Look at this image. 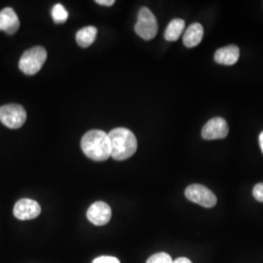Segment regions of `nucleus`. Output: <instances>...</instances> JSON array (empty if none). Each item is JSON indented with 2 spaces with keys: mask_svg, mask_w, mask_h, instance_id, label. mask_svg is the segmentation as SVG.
I'll use <instances>...</instances> for the list:
<instances>
[{
  "mask_svg": "<svg viewBox=\"0 0 263 263\" xmlns=\"http://www.w3.org/2000/svg\"><path fill=\"white\" fill-rule=\"evenodd\" d=\"M110 141V156L117 161L132 157L138 148L137 138L126 128H116L108 134Z\"/></svg>",
  "mask_w": 263,
  "mask_h": 263,
  "instance_id": "1",
  "label": "nucleus"
},
{
  "mask_svg": "<svg viewBox=\"0 0 263 263\" xmlns=\"http://www.w3.org/2000/svg\"><path fill=\"white\" fill-rule=\"evenodd\" d=\"M85 155L94 161H105L110 157V141L108 135L101 130L87 132L81 140Z\"/></svg>",
  "mask_w": 263,
  "mask_h": 263,
  "instance_id": "2",
  "label": "nucleus"
},
{
  "mask_svg": "<svg viewBox=\"0 0 263 263\" xmlns=\"http://www.w3.org/2000/svg\"><path fill=\"white\" fill-rule=\"evenodd\" d=\"M47 59L45 48L35 46L27 50L20 59L19 68L27 76H34L41 69Z\"/></svg>",
  "mask_w": 263,
  "mask_h": 263,
  "instance_id": "3",
  "label": "nucleus"
},
{
  "mask_svg": "<svg viewBox=\"0 0 263 263\" xmlns=\"http://www.w3.org/2000/svg\"><path fill=\"white\" fill-rule=\"evenodd\" d=\"M135 30L137 34L144 40H151L156 36L158 31L157 20L148 8L142 7L140 10Z\"/></svg>",
  "mask_w": 263,
  "mask_h": 263,
  "instance_id": "4",
  "label": "nucleus"
},
{
  "mask_svg": "<svg viewBox=\"0 0 263 263\" xmlns=\"http://www.w3.org/2000/svg\"><path fill=\"white\" fill-rule=\"evenodd\" d=\"M0 121L9 129H19L27 121V112L20 104L0 106Z\"/></svg>",
  "mask_w": 263,
  "mask_h": 263,
  "instance_id": "5",
  "label": "nucleus"
},
{
  "mask_svg": "<svg viewBox=\"0 0 263 263\" xmlns=\"http://www.w3.org/2000/svg\"><path fill=\"white\" fill-rule=\"evenodd\" d=\"M184 194L189 201L204 208L215 207L217 202L216 195L209 188L202 184L189 185L185 189Z\"/></svg>",
  "mask_w": 263,
  "mask_h": 263,
  "instance_id": "6",
  "label": "nucleus"
},
{
  "mask_svg": "<svg viewBox=\"0 0 263 263\" xmlns=\"http://www.w3.org/2000/svg\"><path fill=\"white\" fill-rule=\"evenodd\" d=\"M228 132L229 128L226 120L221 117H215L209 120L203 127L202 137L208 141L220 140L227 137Z\"/></svg>",
  "mask_w": 263,
  "mask_h": 263,
  "instance_id": "7",
  "label": "nucleus"
},
{
  "mask_svg": "<svg viewBox=\"0 0 263 263\" xmlns=\"http://www.w3.org/2000/svg\"><path fill=\"white\" fill-rule=\"evenodd\" d=\"M111 216V209L103 201L96 202L87 211V218L95 226H103L107 224Z\"/></svg>",
  "mask_w": 263,
  "mask_h": 263,
  "instance_id": "8",
  "label": "nucleus"
},
{
  "mask_svg": "<svg viewBox=\"0 0 263 263\" xmlns=\"http://www.w3.org/2000/svg\"><path fill=\"white\" fill-rule=\"evenodd\" d=\"M13 213L20 220H30L36 218L40 215L41 207L36 201L25 198L16 203Z\"/></svg>",
  "mask_w": 263,
  "mask_h": 263,
  "instance_id": "9",
  "label": "nucleus"
},
{
  "mask_svg": "<svg viewBox=\"0 0 263 263\" xmlns=\"http://www.w3.org/2000/svg\"><path fill=\"white\" fill-rule=\"evenodd\" d=\"M20 28V20L16 12L12 8H4L0 11V30L7 34H14Z\"/></svg>",
  "mask_w": 263,
  "mask_h": 263,
  "instance_id": "10",
  "label": "nucleus"
},
{
  "mask_svg": "<svg viewBox=\"0 0 263 263\" xmlns=\"http://www.w3.org/2000/svg\"><path fill=\"white\" fill-rule=\"evenodd\" d=\"M240 50L235 45L220 48L215 53V61L222 66H233L238 62Z\"/></svg>",
  "mask_w": 263,
  "mask_h": 263,
  "instance_id": "11",
  "label": "nucleus"
},
{
  "mask_svg": "<svg viewBox=\"0 0 263 263\" xmlns=\"http://www.w3.org/2000/svg\"><path fill=\"white\" fill-rule=\"evenodd\" d=\"M204 35V28L201 24L194 23L185 30L183 34V44L187 48L197 46L202 41Z\"/></svg>",
  "mask_w": 263,
  "mask_h": 263,
  "instance_id": "12",
  "label": "nucleus"
},
{
  "mask_svg": "<svg viewBox=\"0 0 263 263\" xmlns=\"http://www.w3.org/2000/svg\"><path fill=\"white\" fill-rule=\"evenodd\" d=\"M97 34H98V29L93 26L85 27L77 31L76 41L80 47H89L94 43Z\"/></svg>",
  "mask_w": 263,
  "mask_h": 263,
  "instance_id": "13",
  "label": "nucleus"
},
{
  "mask_svg": "<svg viewBox=\"0 0 263 263\" xmlns=\"http://www.w3.org/2000/svg\"><path fill=\"white\" fill-rule=\"evenodd\" d=\"M185 28V22L182 19H174L171 21L165 30V39L170 42L177 41Z\"/></svg>",
  "mask_w": 263,
  "mask_h": 263,
  "instance_id": "14",
  "label": "nucleus"
},
{
  "mask_svg": "<svg viewBox=\"0 0 263 263\" xmlns=\"http://www.w3.org/2000/svg\"><path fill=\"white\" fill-rule=\"evenodd\" d=\"M51 14H52V18H53L54 22H55L56 24H63V23L66 22V20L68 18V13H67V11H66V8H65L62 4H60V3L54 5V7L52 8Z\"/></svg>",
  "mask_w": 263,
  "mask_h": 263,
  "instance_id": "15",
  "label": "nucleus"
},
{
  "mask_svg": "<svg viewBox=\"0 0 263 263\" xmlns=\"http://www.w3.org/2000/svg\"><path fill=\"white\" fill-rule=\"evenodd\" d=\"M173 259L170 254L166 253H158L153 254L147 259L146 263H173Z\"/></svg>",
  "mask_w": 263,
  "mask_h": 263,
  "instance_id": "16",
  "label": "nucleus"
},
{
  "mask_svg": "<svg viewBox=\"0 0 263 263\" xmlns=\"http://www.w3.org/2000/svg\"><path fill=\"white\" fill-rule=\"evenodd\" d=\"M253 195L255 200L263 203V182L257 183L253 190Z\"/></svg>",
  "mask_w": 263,
  "mask_h": 263,
  "instance_id": "17",
  "label": "nucleus"
},
{
  "mask_svg": "<svg viewBox=\"0 0 263 263\" xmlns=\"http://www.w3.org/2000/svg\"><path fill=\"white\" fill-rule=\"evenodd\" d=\"M93 263H120L119 259L114 257V256H100L96 258Z\"/></svg>",
  "mask_w": 263,
  "mask_h": 263,
  "instance_id": "18",
  "label": "nucleus"
},
{
  "mask_svg": "<svg viewBox=\"0 0 263 263\" xmlns=\"http://www.w3.org/2000/svg\"><path fill=\"white\" fill-rule=\"evenodd\" d=\"M96 3L104 6H111L115 3V1L114 0H97Z\"/></svg>",
  "mask_w": 263,
  "mask_h": 263,
  "instance_id": "19",
  "label": "nucleus"
},
{
  "mask_svg": "<svg viewBox=\"0 0 263 263\" xmlns=\"http://www.w3.org/2000/svg\"><path fill=\"white\" fill-rule=\"evenodd\" d=\"M173 263H192L191 260H189L186 257H179L178 259H176Z\"/></svg>",
  "mask_w": 263,
  "mask_h": 263,
  "instance_id": "20",
  "label": "nucleus"
},
{
  "mask_svg": "<svg viewBox=\"0 0 263 263\" xmlns=\"http://www.w3.org/2000/svg\"><path fill=\"white\" fill-rule=\"evenodd\" d=\"M259 145H260V148H261L263 153V132L259 136Z\"/></svg>",
  "mask_w": 263,
  "mask_h": 263,
  "instance_id": "21",
  "label": "nucleus"
}]
</instances>
